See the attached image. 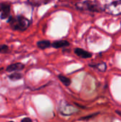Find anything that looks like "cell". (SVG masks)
<instances>
[{"instance_id":"cell-16","label":"cell","mask_w":121,"mask_h":122,"mask_svg":"<svg viewBox=\"0 0 121 122\" xmlns=\"http://www.w3.org/2000/svg\"><path fill=\"white\" fill-rule=\"evenodd\" d=\"M116 113H117V114H119L120 116H121V112H119V111H116Z\"/></svg>"},{"instance_id":"cell-6","label":"cell","mask_w":121,"mask_h":122,"mask_svg":"<svg viewBox=\"0 0 121 122\" xmlns=\"http://www.w3.org/2000/svg\"><path fill=\"white\" fill-rule=\"evenodd\" d=\"M24 68V65L21 63H15L12 64L6 67V71L8 72H13V71H21Z\"/></svg>"},{"instance_id":"cell-8","label":"cell","mask_w":121,"mask_h":122,"mask_svg":"<svg viewBox=\"0 0 121 122\" xmlns=\"http://www.w3.org/2000/svg\"><path fill=\"white\" fill-rule=\"evenodd\" d=\"M52 0H28V2L34 6H39L41 5L46 4Z\"/></svg>"},{"instance_id":"cell-12","label":"cell","mask_w":121,"mask_h":122,"mask_svg":"<svg viewBox=\"0 0 121 122\" xmlns=\"http://www.w3.org/2000/svg\"><path fill=\"white\" fill-rule=\"evenodd\" d=\"M91 66H94L96 67L98 70H99L100 71H102V72H104L106 71V69H107V66H106V63H99L98 64H95V65H90Z\"/></svg>"},{"instance_id":"cell-3","label":"cell","mask_w":121,"mask_h":122,"mask_svg":"<svg viewBox=\"0 0 121 122\" xmlns=\"http://www.w3.org/2000/svg\"><path fill=\"white\" fill-rule=\"evenodd\" d=\"M76 7L81 10H88L91 11H101L103 10L100 4L91 1H84L81 3H77Z\"/></svg>"},{"instance_id":"cell-7","label":"cell","mask_w":121,"mask_h":122,"mask_svg":"<svg viewBox=\"0 0 121 122\" xmlns=\"http://www.w3.org/2000/svg\"><path fill=\"white\" fill-rule=\"evenodd\" d=\"M52 46L56 49H59L62 47H66L70 45L69 42L66 40H59V41H54L52 44Z\"/></svg>"},{"instance_id":"cell-13","label":"cell","mask_w":121,"mask_h":122,"mask_svg":"<svg viewBox=\"0 0 121 122\" xmlns=\"http://www.w3.org/2000/svg\"><path fill=\"white\" fill-rule=\"evenodd\" d=\"M9 51V47L8 46L5 45V44H1L0 45V53L4 54L6 53Z\"/></svg>"},{"instance_id":"cell-14","label":"cell","mask_w":121,"mask_h":122,"mask_svg":"<svg viewBox=\"0 0 121 122\" xmlns=\"http://www.w3.org/2000/svg\"><path fill=\"white\" fill-rule=\"evenodd\" d=\"M97 114H92V115H90V116H87V117H83V118L81 119V120H88V119H89L93 118L94 116H96V115H97Z\"/></svg>"},{"instance_id":"cell-18","label":"cell","mask_w":121,"mask_h":122,"mask_svg":"<svg viewBox=\"0 0 121 122\" xmlns=\"http://www.w3.org/2000/svg\"></svg>"},{"instance_id":"cell-9","label":"cell","mask_w":121,"mask_h":122,"mask_svg":"<svg viewBox=\"0 0 121 122\" xmlns=\"http://www.w3.org/2000/svg\"><path fill=\"white\" fill-rule=\"evenodd\" d=\"M51 46V44L48 40H41L37 42V46L41 49H45Z\"/></svg>"},{"instance_id":"cell-11","label":"cell","mask_w":121,"mask_h":122,"mask_svg":"<svg viewBox=\"0 0 121 122\" xmlns=\"http://www.w3.org/2000/svg\"><path fill=\"white\" fill-rule=\"evenodd\" d=\"M22 77H23L22 74H21L19 72H14V73H13L9 76V79L11 81H17V80L22 79Z\"/></svg>"},{"instance_id":"cell-10","label":"cell","mask_w":121,"mask_h":122,"mask_svg":"<svg viewBox=\"0 0 121 122\" xmlns=\"http://www.w3.org/2000/svg\"><path fill=\"white\" fill-rule=\"evenodd\" d=\"M58 79H59V80L62 82V84H64V85L66 86H70L71 84V80L68 77H67V76H64V75L59 74V75H58Z\"/></svg>"},{"instance_id":"cell-17","label":"cell","mask_w":121,"mask_h":122,"mask_svg":"<svg viewBox=\"0 0 121 122\" xmlns=\"http://www.w3.org/2000/svg\"><path fill=\"white\" fill-rule=\"evenodd\" d=\"M1 5H0V12H1Z\"/></svg>"},{"instance_id":"cell-15","label":"cell","mask_w":121,"mask_h":122,"mask_svg":"<svg viewBox=\"0 0 121 122\" xmlns=\"http://www.w3.org/2000/svg\"><path fill=\"white\" fill-rule=\"evenodd\" d=\"M21 122H32V120H31L30 118H29V117H25V118H24V119L21 120Z\"/></svg>"},{"instance_id":"cell-1","label":"cell","mask_w":121,"mask_h":122,"mask_svg":"<svg viewBox=\"0 0 121 122\" xmlns=\"http://www.w3.org/2000/svg\"><path fill=\"white\" fill-rule=\"evenodd\" d=\"M8 22L10 24L13 29L19 31H25L30 25L29 20L21 15L17 16L16 17L10 16Z\"/></svg>"},{"instance_id":"cell-2","label":"cell","mask_w":121,"mask_h":122,"mask_svg":"<svg viewBox=\"0 0 121 122\" xmlns=\"http://www.w3.org/2000/svg\"><path fill=\"white\" fill-rule=\"evenodd\" d=\"M105 11L111 15L118 16L121 14V0L113 1L105 6Z\"/></svg>"},{"instance_id":"cell-5","label":"cell","mask_w":121,"mask_h":122,"mask_svg":"<svg viewBox=\"0 0 121 122\" xmlns=\"http://www.w3.org/2000/svg\"><path fill=\"white\" fill-rule=\"evenodd\" d=\"M74 52L77 56H78L79 57L83 58V59H88V58H91L92 56L91 53H90L83 49H81V48L75 49Z\"/></svg>"},{"instance_id":"cell-4","label":"cell","mask_w":121,"mask_h":122,"mask_svg":"<svg viewBox=\"0 0 121 122\" xmlns=\"http://www.w3.org/2000/svg\"><path fill=\"white\" fill-rule=\"evenodd\" d=\"M0 5H1V18L2 19L9 18L10 15V9H11L10 5L6 3H2V4H0Z\"/></svg>"}]
</instances>
